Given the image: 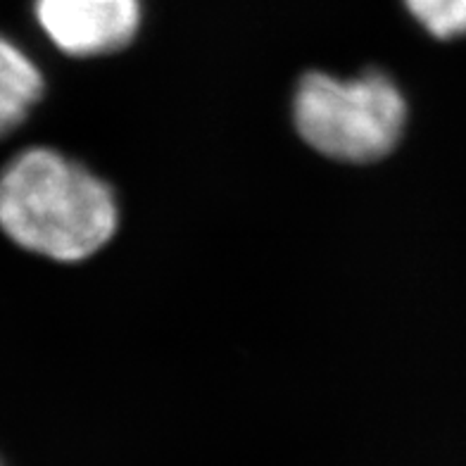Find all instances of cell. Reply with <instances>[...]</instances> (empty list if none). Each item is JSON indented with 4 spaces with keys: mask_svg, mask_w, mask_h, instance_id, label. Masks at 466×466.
<instances>
[{
    "mask_svg": "<svg viewBox=\"0 0 466 466\" xmlns=\"http://www.w3.org/2000/svg\"><path fill=\"white\" fill-rule=\"evenodd\" d=\"M295 129L331 160L367 165L393 153L407 124V100L390 76L364 72L355 79L305 74L295 88Z\"/></svg>",
    "mask_w": 466,
    "mask_h": 466,
    "instance_id": "2",
    "label": "cell"
},
{
    "mask_svg": "<svg viewBox=\"0 0 466 466\" xmlns=\"http://www.w3.org/2000/svg\"><path fill=\"white\" fill-rule=\"evenodd\" d=\"M44 96V76L25 50L0 36V136L25 122Z\"/></svg>",
    "mask_w": 466,
    "mask_h": 466,
    "instance_id": "4",
    "label": "cell"
},
{
    "mask_svg": "<svg viewBox=\"0 0 466 466\" xmlns=\"http://www.w3.org/2000/svg\"><path fill=\"white\" fill-rule=\"evenodd\" d=\"M407 10L436 38L466 34V0H405Z\"/></svg>",
    "mask_w": 466,
    "mask_h": 466,
    "instance_id": "5",
    "label": "cell"
},
{
    "mask_svg": "<svg viewBox=\"0 0 466 466\" xmlns=\"http://www.w3.org/2000/svg\"><path fill=\"white\" fill-rule=\"evenodd\" d=\"M119 227V205L98 174L50 147H29L0 174V228L56 262L103 250Z\"/></svg>",
    "mask_w": 466,
    "mask_h": 466,
    "instance_id": "1",
    "label": "cell"
},
{
    "mask_svg": "<svg viewBox=\"0 0 466 466\" xmlns=\"http://www.w3.org/2000/svg\"><path fill=\"white\" fill-rule=\"evenodd\" d=\"M41 29L62 53L98 57L131 44L141 25L138 0H36Z\"/></svg>",
    "mask_w": 466,
    "mask_h": 466,
    "instance_id": "3",
    "label": "cell"
}]
</instances>
